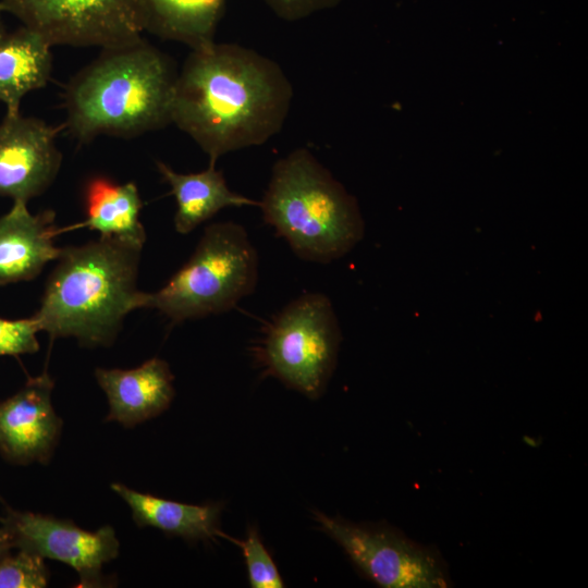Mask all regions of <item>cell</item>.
I'll list each match as a JSON object with an SVG mask.
<instances>
[{"label": "cell", "instance_id": "1", "mask_svg": "<svg viewBox=\"0 0 588 588\" xmlns=\"http://www.w3.org/2000/svg\"><path fill=\"white\" fill-rule=\"evenodd\" d=\"M293 87L272 59L236 45L194 49L177 73L171 123L191 136L209 163L265 144L286 120Z\"/></svg>", "mask_w": 588, "mask_h": 588}, {"label": "cell", "instance_id": "2", "mask_svg": "<svg viewBox=\"0 0 588 588\" xmlns=\"http://www.w3.org/2000/svg\"><path fill=\"white\" fill-rule=\"evenodd\" d=\"M177 73L167 54L143 38L103 49L64 89L70 135L134 137L171 123Z\"/></svg>", "mask_w": 588, "mask_h": 588}, {"label": "cell", "instance_id": "3", "mask_svg": "<svg viewBox=\"0 0 588 588\" xmlns=\"http://www.w3.org/2000/svg\"><path fill=\"white\" fill-rule=\"evenodd\" d=\"M142 249L107 236L62 248L33 316L39 330L84 346L111 345L125 317L143 308L145 292L136 286Z\"/></svg>", "mask_w": 588, "mask_h": 588}, {"label": "cell", "instance_id": "4", "mask_svg": "<svg viewBox=\"0 0 588 588\" xmlns=\"http://www.w3.org/2000/svg\"><path fill=\"white\" fill-rule=\"evenodd\" d=\"M259 208L266 223L304 260L330 262L364 236L355 197L306 148L274 163Z\"/></svg>", "mask_w": 588, "mask_h": 588}, {"label": "cell", "instance_id": "5", "mask_svg": "<svg viewBox=\"0 0 588 588\" xmlns=\"http://www.w3.org/2000/svg\"><path fill=\"white\" fill-rule=\"evenodd\" d=\"M258 262L244 226L232 221L210 224L169 281L144 294L143 308L158 310L171 323L225 313L254 292Z\"/></svg>", "mask_w": 588, "mask_h": 588}, {"label": "cell", "instance_id": "6", "mask_svg": "<svg viewBox=\"0 0 588 588\" xmlns=\"http://www.w3.org/2000/svg\"><path fill=\"white\" fill-rule=\"evenodd\" d=\"M340 342L330 299L321 293H307L272 318L255 357L266 375L316 400L333 373Z\"/></svg>", "mask_w": 588, "mask_h": 588}, {"label": "cell", "instance_id": "7", "mask_svg": "<svg viewBox=\"0 0 588 588\" xmlns=\"http://www.w3.org/2000/svg\"><path fill=\"white\" fill-rule=\"evenodd\" d=\"M316 522L359 572L383 588H446L448 565L434 547L384 523H352L314 512Z\"/></svg>", "mask_w": 588, "mask_h": 588}, {"label": "cell", "instance_id": "8", "mask_svg": "<svg viewBox=\"0 0 588 588\" xmlns=\"http://www.w3.org/2000/svg\"><path fill=\"white\" fill-rule=\"evenodd\" d=\"M0 10L51 46L107 49L137 41L145 32L139 0H0Z\"/></svg>", "mask_w": 588, "mask_h": 588}, {"label": "cell", "instance_id": "9", "mask_svg": "<svg viewBox=\"0 0 588 588\" xmlns=\"http://www.w3.org/2000/svg\"><path fill=\"white\" fill-rule=\"evenodd\" d=\"M0 524L7 529L13 549L71 566L83 588L100 587L102 566L119 555L120 542L108 525L89 531L70 520L9 506Z\"/></svg>", "mask_w": 588, "mask_h": 588}, {"label": "cell", "instance_id": "10", "mask_svg": "<svg viewBox=\"0 0 588 588\" xmlns=\"http://www.w3.org/2000/svg\"><path fill=\"white\" fill-rule=\"evenodd\" d=\"M63 128L5 114L0 123V196L28 203L52 184L62 161L56 139Z\"/></svg>", "mask_w": 588, "mask_h": 588}, {"label": "cell", "instance_id": "11", "mask_svg": "<svg viewBox=\"0 0 588 588\" xmlns=\"http://www.w3.org/2000/svg\"><path fill=\"white\" fill-rule=\"evenodd\" d=\"M53 385L51 377L44 372L0 402V452L10 463L50 461L62 429L52 406Z\"/></svg>", "mask_w": 588, "mask_h": 588}, {"label": "cell", "instance_id": "12", "mask_svg": "<svg viewBox=\"0 0 588 588\" xmlns=\"http://www.w3.org/2000/svg\"><path fill=\"white\" fill-rule=\"evenodd\" d=\"M95 377L108 399L106 419L125 428L162 414L175 393L174 376L168 363L158 357L133 369L97 368Z\"/></svg>", "mask_w": 588, "mask_h": 588}, {"label": "cell", "instance_id": "13", "mask_svg": "<svg viewBox=\"0 0 588 588\" xmlns=\"http://www.w3.org/2000/svg\"><path fill=\"white\" fill-rule=\"evenodd\" d=\"M54 219L52 210L33 215L20 200L0 217V285L33 280L58 259L62 248L53 243L60 233Z\"/></svg>", "mask_w": 588, "mask_h": 588}, {"label": "cell", "instance_id": "14", "mask_svg": "<svg viewBox=\"0 0 588 588\" xmlns=\"http://www.w3.org/2000/svg\"><path fill=\"white\" fill-rule=\"evenodd\" d=\"M51 47L23 25L0 33V102L5 105L7 114H19L24 96L47 85L52 69Z\"/></svg>", "mask_w": 588, "mask_h": 588}, {"label": "cell", "instance_id": "15", "mask_svg": "<svg viewBox=\"0 0 588 588\" xmlns=\"http://www.w3.org/2000/svg\"><path fill=\"white\" fill-rule=\"evenodd\" d=\"M157 169L175 198L174 226L181 234L192 232L223 208L259 207V201L231 191L216 163H209L200 172L186 174L175 172L162 161H157Z\"/></svg>", "mask_w": 588, "mask_h": 588}, {"label": "cell", "instance_id": "16", "mask_svg": "<svg viewBox=\"0 0 588 588\" xmlns=\"http://www.w3.org/2000/svg\"><path fill=\"white\" fill-rule=\"evenodd\" d=\"M110 488L128 505L139 527H154L188 541L223 537L219 528L220 504L175 502L133 490L119 482L111 483Z\"/></svg>", "mask_w": 588, "mask_h": 588}, {"label": "cell", "instance_id": "17", "mask_svg": "<svg viewBox=\"0 0 588 588\" xmlns=\"http://www.w3.org/2000/svg\"><path fill=\"white\" fill-rule=\"evenodd\" d=\"M142 207L134 182L119 184L107 177H93L85 186V220L68 229H60V233L88 228L98 231L100 236L118 237L143 247L146 232L139 221Z\"/></svg>", "mask_w": 588, "mask_h": 588}, {"label": "cell", "instance_id": "18", "mask_svg": "<svg viewBox=\"0 0 588 588\" xmlns=\"http://www.w3.org/2000/svg\"><path fill=\"white\" fill-rule=\"evenodd\" d=\"M145 30L192 50L210 46L225 0H139Z\"/></svg>", "mask_w": 588, "mask_h": 588}, {"label": "cell", "instance_id": "19", "mask_svg": "<svg viewBox=\"0 0 588 588\" xmlns=\"http://www.w3.org/2000/svg\"><path fill=\"white\" fill-rule=\"evenodd\" d=\"M48 580L49 571L39 555L19 550L0 559V588H44Z\"/></svg>", "mask_w": 588, "mask_h": 588}, {"label": "cell", "instance_id": "20", "mask_svg": "<svg viewBox=\"0 0 588 588\" xmlns=\"http://www.w3.org/2000/svg\"><path fill=\"white\" fill-rule=\"evenodd\" d=\"M243 552L248 581L253 588H282L284 581L278 567L264 546L258 531L252 527L244 540L230 538Z\"/></svg>", "mask_w": 588, "mask_h": 588}, {"label": "cell", "instance_id": "21", "mask_svg": "<svg viewBox=\"0 0 588 588\" xmlns=\"http://www.w3.org/2000/svg\"><path fill=\"white\" fill-rule=\"evenodd\" d=\"M39 327L34 317L24 319L0 318V356L32 354L39 350Z\"/></svg>", "mask_w": 588, "mask_h": 588}, {"label": "cell", "instance_id": "22", "mask_svg": "<svg viewBox=\"0 0 588 588\" xmlns=\"http://www.w3.org/2000/svg\"><path fill=\"white\" fill-rule=\"evenodd\" d=\"M279 17L295 22L330 9L341 0H262Z\"/></svg>", "mask_w": 588, "mask_h": 588}, {"label": "cell", "instance_id": "23", "mask_svg": "<svg viewBox=\"0 0 588 588\" xmlns=\"http://www.w3.org/2000/svg\"><path fill=\"white\" fill-rule=\"evenodd\" d=\"M13 549L10 536L7 529L0 524V559L11 552Z\"/></svg>", "mask_w": 588, "mask_h": 588}, {"label": "cell", "instance_id": "24", "mask_svg": "<svg viewBox=\"0 0 588 588\" xmlns=\"http://www.w3.org/2000/svg\"><path fill=\"white\" fill-rule=\"evenodd\" d=\"M1 13H2V11L0 10V33L3 30V26H2V23H1Z\"/></svg>", "mask_w": 588, "mask_h": 588}]
</instances>
